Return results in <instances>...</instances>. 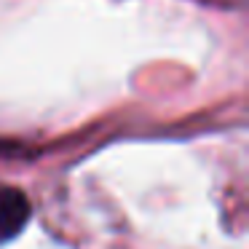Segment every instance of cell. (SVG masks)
<instances>
[{
  "instance_id": "1",
  "label": "cell",
  "mask_w": 249,
  "mask_h": 249,
  "mask_svg": "<svg viewBox=\"0 0 249 249\" xmlns=\"http://www.w3.org/2000/svg\"><path fill=\"white\" fill-rule=\"evenodd\" d=\"M30 201L17 188H0V244H8L30 222Z\"/></svg>"
}]
</instances>
